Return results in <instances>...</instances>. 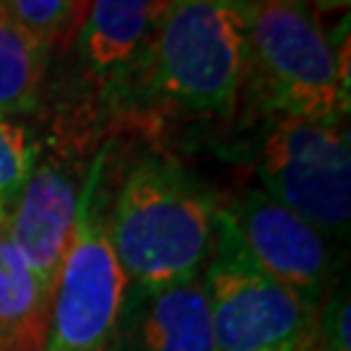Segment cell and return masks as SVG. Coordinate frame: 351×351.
Masks as SVG:
<instances>
[{
  "label": "cell",
  "instance_id": "obj_1",
  "mask_svg": "<svg viewBox=\"0 0 351 351\" xmlns=\"http://www.w3.org/2000/svg\"><path fill=\"white\" fill-rule=\"evenodd\" d=\"M247 0H167L123 107L232 120L247 94Z\"/></svg>",
  "mask_w": 351,
  "mask_h": 351
},
{
  "label": "cell",
  "instance_id": "obj_2",
  "mask_svg": "<svg viewBox=\"0 0 351 351\" xmlns=\"http://www.w3.org/2000/svg\"><path fill=\"white\" fill-rule=\"evenodd\" d=\"M104 219L130 287H175L201 278L213 245L216 195L175 156L154 149L125 167Z\"/></svg>",
  "mask_w": 351,
  "mask_h": 351
},
{
  "label": "cell",
  "instance_id": "obj_3",
  "mask_svg": "<svg viewBox=\"0 0 351 351\" xmlns=\"http://www.w3.org/2000/svg\"><path fill=\"white\" fill-rule=\"evenodd\" d=\"M247 94L263 112L346 123L349 32L333 42L304 0H247Z\"/></svg>",
  "mask_w": 351,
  "mask_h": 351
},
{
  "label": "cell",
  "instance_id": "obj_4",
  "mask_svg": "<svg viewBox=\"0 0 351 351\" xmlns=\"http://www.w3.org/2000/svg\"><path fill=\"white\" fill-rule=\"evenodd\" d=\"M104 164L107 146L88 164L73 234L52 281L45 351H107L125 307L130 281L104 219Z\"/></svg>",
  "mask_w": 351,
  "mask_h": 351
},
{
  "label": "cell",
  "instance_id": "obj_5",
  "mask_svg": "<svg viewBox=\"0 0 351 351\" xmlns=\"http://www.w3.org/2000/svg\"><path fill=\"white\" fill-rule=\"evenodd\" d=\"M261 190L333 242L351 229V143L346 123L268 114L250 146Z\"/></svg>",
  "mask_w": 351,
  "mask_h": 351
},
{
  "label": "cell",
  "instance_id": "obj_6",
  "mask_svg": "<svg viewBox=\"0 0 351 351\" xmlns=\"http://www.w3.org/2000/svg\"><path fill=\"white\" fill-rule=\"evenodd\" d=\"M201 281L216 351L307 349L317 307L268 276L219 213Z\"/></svg>",
  "mask_w": 351,
  "mask_h": 351
},
{
  "label": "cell",
  "instance_id": "obj_7",
  "mask_svg": "<svg viewBox=\"0 0 351 351\" xmlns=\"http://www.w3.org/2000/svg\"><path fill=\"white\" fill-rule=\"evenodd\" d=\"M216 213L268 276L307 304L320 307L339 278L336 252L323 232L261 188L216 195Z\"/></svg>",
  "mask_w": 351,
  "mask_h": 351
},
{
  "label": "cell",
  "instance_id": "obj_8",
  "mask_svg": "<svg viewBox=\"0 0 351 351\" xmlns=\"http://www.w3.org/2000/svg\"><path fill=\"white\" fill-rule=\"evenodd\" d=\"M86 133V128H73L58 138L34 143L29 177L5 213L13 247L50 291L78 216L86 177L81 180L75 169L81 164V136Z\"/></svg>",
  "mask_w": 351,
  "mask_h": 351
},
{
  "label": "cell",
  "instance_id": "obj_9",
  "mask_svg": "<svg viewBox=\"0 0 351 351\" xmlns=\"http://www.w3.org/2000/svg\"><path fill=\"white\" fill-rule=\"evenodd\" d=\"M167 0H91L73 42L84 84L110 107H123L154 24Z\"/></svg>",
  "mask_w": 351,
  "mask_h": 351
},
{
  "label": "cell",
  "instance_id": "obj_10",
  "mask_svg": "<svg viewBox=\"0 0 351 351\" xmlns=\"http://www.w3.org/2000/svg\"><path fill=\"white\" fill-rule=\"evenodd\" d=\"M107 351H216L203 281L128 291Z\"/></svg>",
  "mask_w": 351,
  "mask_h": 351
},
{
  "label": "cell",
  "instance_id": "obj_11",
  "mask_svg": "<svg viewBox=\"0 0 351 351\" xmlns=\"http://www.w3.org/2000/svg\"><path fill=\"white\" fill-rule=\"evenodd\" d=\"M50 289L37 278L0 226V351H45Z\"/></svg>",
  "mask_w": 351,
  "mask_h": 351
},
{
  "label": "cell",
  "instance_id": "obj_12",
  "mask_svg": "<svg viewBox=\"0 0 351 351\" xmlns=\"http://www.w3.org/2000/svg\"><path fill=\"white\" fill-rule=\"evenodd\" d=\"M47 52L0 11V114L37 112L47 71Z\"/></svg>",
  "mask_w": 351,
  "mask_h": 351
},
{
  "label": "cell",
  "instance_id": "obj_13",
  "mask_svg": "<svg viewBox=\"0 0 351 351\" xmlns=\"http://www.w3.org/2000/svg\"><path fill=\"white\" fill-rule=\"evenodd\" d=\"M91 0H0V11L47 52H68L86 21Z\"/></svg>",
  "mask_w": 351,
  "mask_h": 351
},
{
  "label": "cell",
  "instance_id": "obj_14",
  "mask_svg": "<svg viewBox=\"0 0 351 351\" xmlns=\"http://www.w3.org/2000/svg\"><path fill=\"white\" fill-rule=\"evenodd\" d=\"M34 162V141L21 123L0 114V203L8 213Z\"/></svg>",
  "mask_w": 351,
  "mask_h": 351
},
{
  "label": "cell",
  "instance_id": "obj_15",
  "mask_svg": "<svg viewBox=\"0 0 351 351\" xmlns=\"http://www.w3.org/2000/svg\"><path fill=\"white\" fill-rule=\"evenodd\" d=\"M313 11H341L349 8V0H304Z\"/></svg>",
  "mask_w": 351,
  "mask_h": 351
},
{
  "label": "cell",
  "instance_id": "obj_16",
  "mask_svg": "<svg viewBox=\"0 0 351 351\" xmlns=\"http://www.w3.org/2000/svg\"><path fill=\"white\" fill-rule=\"evenodd\" d=\"M3 221H5V208H3V203H0V226H3Z\"/></svg>",
  "mask_w": 351,
  "mask_h": 351
}]
</instances>
